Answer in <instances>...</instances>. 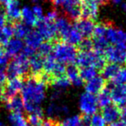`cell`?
I'll return each mask as SVG.
<instances>
[{"label": "cell", "mask_w": 126, "mask_h": 126, "mask_svg": "<svg viewBox=\"0 0 126 126\" xmlns=\"http://www.w3.org/2000/svg\"><path fill=\"white\" fill-rule=\"evenodd\" d=\"M48 84L40 76H32L26 78L21 89V98L24 109L28 114H36L44 117L41 104L46 98Z\"/></svg>", "instance_id": "cell-1"}, {"label": "cell", "mask_w": 126, "mask_h": 126, "mask_svg": "<svg viewBox=\"0 0 126 126\" xmlns=\"http://www.w3.org/2000/svg\"><path fill=\"white\" fill-rule=\"evenodd\" d=\"M76 62L80 68L92 66L97 70H102L106 65V58L104 54L96 51H79L76 56Z\"/></svg>", "instance_id": "cell-2"}, {"label": "cell", "mask_w": 126, "mask_h": 126, "mask_svg": "<svg viewBox=\"0 0 126 126\" xmlns=\"http://www.w3.org/2000/svg\"><path fill=\"white\" fill-rule=\"evenodd\" d=\"M53 57L58 62L72 65L76 62L77 50L73 46L64 42H57L53 47Z\"/></svg>", "instance_id": "cell-3"}, {"label": "cell", "mask_w": 126, "mask_h": 126, "mask_svg": "<svg viewBox=\"0 0 126 126\" xmlns=\"http://www.w3.org/2000/svg\"><path fill=\"white\" fill-rule=\"evenodd\" d=\"M30 70L29 58H26L22 54L15 56V58L6 66V74L8 79L21 78L26 76Z\"/></svg>", "instance_id": "cell-4"}, {"label": "cell", "mask_w": 126, "mask_h": 126, "mask_svg": "<svg viewBox=\"0 0 126 126\" xmlns=\"http://www.w3.org/2000/svg\"><path fill=\"white\" fill-rule=\"evenodd\" d=\"M97 99L96 95L84 92L80 95L79 99V108L83 116H91L97 113L98 110Z\"/></svg>", "instance_id": "cell-5"}, {"label": "cell", "mask_w": 126, "mask_h": 126, "mask_svg": "<svg viewBox=\"0 0 126 126\" xmlns=\"http://www.w3.org/2000/svg\"><path fill=\"white\" fill-rule=\"evenodd\" d=\"M105 58L116 65L126 63V44H117L109 46L104 52Z\"/></svg>", "instance_id": "cell-6"}, {"label": "cell", "mask_w": 126, "mask_h": 126, "mask_svg": "<svg viewBox=\"0 0 126 126\" xmlns=\"http://www.w3.org/2000/svg\"><path fill=\"white\" fill-rule=\"evenodd\" d=\"M112 101L118 108H123L126 105V84L112 83L109 87Z\"/></svg>", "instance_id": "cell-7"}, {"label": "cell", "mask_w": 126, "mask_h": 126, "mask_svg": "<svg viewBox=\"0 0 126 126\" xmlns=\"http://www.w3.org/2000/svg\"><path fill=\"white\" fill-rule=\"evenodd\" d=\"M36 27H37L38 33L41 35L43 39H45L47 41L50 42L54 40L57 36L55 23L45 19L44 17L38 22Z\"/></svg>", "instance_id": "cell-8"}, {"label": "cell", "mask_w": 126, "mask_h": 126, "mask_svg": "<svg viewBox=\"0 0 126 126\" xmlns=\"http://www.w3.org/2000/svg\"><path fill=\"white\" fill-rule=\"evenodd\" d=\"M24 86V81L21 78H11L6 82L4 89L2 90V97L3 100H8L15 96H17L19 92Z\"/></svg>", "instance_id": "cell-9"}, {"label": "cell", "mask_w": 126, "mask_h": 126, "mask_svg": "<svg viewBox=\"0 0 126 126\" xmlns=\"http://www.w3.org/2000/svg\"><path fill=\"white\" fill-rule=\"evenodd\" d=\"M100 2L98 0H81V14L84 18L93 21L97 19L100 9Z\"/></svg>", "instance_id": "cell-10"}, {"label": "cell", "mask_w": 126, "mask_h": 126, "mask_svg": "<svg viewBox=\"0 0 126 126\" xmlns=\"http://www.w3.org/2000/svg\"><path fill=\"white\" fill-rule=\"evenodd\" d=\"M105 37L108 42H111L113 45L126 44V31L122 29L108 26Z\"/></svg>", "instance_id": "cell-11"}, {"label": "cell", "mask_w": 126, "mask_h": 126, "mask_svg": "<svg viewBox=\"0 0 126 126\" xmlns=\"http://www.w3.org/2000/svg\"><path fill=\"white\" fill-rule=\"evenodd\" d=\"M45 112L48 118L56 121L58 118H60L63 116L68 115L69 113V109L66 105H59L56 102L51 101L48 105Z\"/></svg>", "instance_id": "cell-12"}, {"label": "cell", "mask_w": 126, "mask_h": 126, "mask_svg": "<svg viewBox=\"0 0 126 126\" xmlns=\"http://www.w3.org/2000/svg\"><path fill=\"white\" fill-rule=\"evenodd\" d=\"M74 26L78 30V31L80 33L83 38H89L93 34V31L95 29L94 22L90 19L82 18L76 21Z\"/></svg>", "instance_id": "cell-13"}, {"label": "cell", "mask_w": 126, "mask_h": 126, "mask_svg": "<svg viewBox=\"0 0 126 126\" xmlns=\"http://www.w3.org/2000/svg\"><path fill=\"white\" fill-rule=\"evenodd\" d=\"M106 82L105 80L101 76H97L91 80L88 81L85 84V92L91 94H98L102 91V89L105 87Z\"/></svg>", "instance_id": "cell-14"}, {"label": "cell", "mask_w": 126, "mask_h": 126, "mask_svg": "<svg viewBox=\"0 0 126 126\" xmlns=\"http://www.w3.org/2000/svg\"><path fill=\"white\" fill-rule=\"evenodd\" d=\"M101 116L107 124H112L117 121L121 117V110L120 108L117 107L114 105H110L102 109Z\"/></svg>", "instance_id": "cell-15"}, {"label": "cell", "mask_w": 126, "mask_h": 126, "mask_svg": "<svg viewBox=\"0 0 126 126\" xmlns=\"http://www.w3.org/2000/svg\"><path fill=\"white\" fill-rule=\"evenodd\" d=\"M21 8L20 3L18 0H11L6 4V17L12 22L18 21L21 18Z\"/></svg>", "instance_id": "cell-16"}, {"label": "cell", "mask_w": 126, "mask_h": 126, "mask_svg": "<svg viewBox=\"0 0 126 126\" xmlns=\"http://www.w3.org/2000/svg\"><path fill=\"white\" fill-rule=\"evenodd\" d=\"M24 46V43L21 39L16 38H11L6 44L5 50L9 56H17L21 54Z\"/></svg>", "instance_id": "cell-17"}, {"label": "cell", "mask_w": 126, "mask_h": 126, "mask_svg": "<svg viewBox=\"0 0 126 126\" xmlns=\"http://www.w3.org/2000/svg\"><path fill=\"white\" fill-rule=\"evenodd\" d=\"M44 58L39 54H33L29 58L30 70L31 71L33 76H37L41 74L42 70L44 69Z\"/></svg>", "instance_id": "cell-18"}, {"label": "cell", "mask_w": 126, "mask_h": 126, "mask_svg": "<svg viewBox=\"0 0 126 126\" xmlns=\"http://www.w3.org/2000/svg\"><path fill=\"white\" fill-rule=\"evenodd\" d=\"M66 74L68 80L70 81L71 84H72L76 87H79L84 84V81L79 77V69L76 67L74 64L69 65L66 68Z\"/></svg>", "instance_id": "cell-19"}, {"label": "cell", "mask_w": 126, "mask_h": 126, "mask_svg": "<svg viewBox=\"0 0 126 126\" xmlns=\"http://www.w3.org/2000/svg\"><path fill=\"white\" fill-rule=\"evenodd\" d=\"M55 26L56 31H57V34H59L62 39L67 35V34L72 27L70 22H69V19L66 17H63V16L56 18V20L55 21Z\"/></svg>", "instance_id": "cell-20"}, {"label": "cell", "mask_w": 126, "mask_h": 126, "mask_svg": "<svg viewBox=\"0 0 126 126\" xmlns=\"http://www.w3.org/2000/svg\"><path fill=\"white\" fill-rule=\"evenodd\" d=\"M43 42V38L37 31H31L25 38V46L32 50H35Z\"/></svg>", "instance_id": "cell-21"}, {"label": "cell", "mask_w": 126, "mask_h": 126, "mask_svg": "<svg viewBox=\"0 0 126 126\" xmlns=\"http://www.w3.org/2000/svg\"><path fill=\"white\" fill-rule=\"evenodd\" d=\"M5 107L11 112H22L24 109V101L21 97L15 96L8 100L5 101Z\"/></svg>", "instance_id": "cell-22"}, {"label": "cell", "mask_w": 126, "mask_h": 126, "mask_svg": "<svg viewBox=\"0 0 126 126\" xmlns=\"http://www.w3.org/2000/svg\"><path fill=\"white\" fill-rule=\"evenodd\" d=\"M21 17L23 19V22L29 27L35 26L37 25L39 20L33 13L31 8L29 6H24L21 10Z\"/></svg>", "instance_id": "cell-23"}, {"label": "cell", "mask_w": 126, "mask_h": 126, "mask_svg": "<svg viewBox=\"0 0 126 126\" xmlns=\"http://www.w3.org/2000/svg\"><path fill=\"white\" fill-rule=\"evenodd\" d=\"M53 3L55 6L62 7L65 14L67 15L72 10L80 7L81 0H55Z\"/></svg>", "instance_id": "cell-24"}, {"label": "cell", "mask_w": 126, "mask_h": 126, "mask_svg": "<svg viewBox=\"0 0 126 126\" xmlns=\"http://www.w3.org/2000/svg\"><path fill=\"white\" fill-rule=\"evenodd\" d=\"M82 40H83V36L74 26H72V27L67 34V35L63 38L64 42L68 43V44L72 45L73 46L74 45H79Z\"/></svg>", "instance_id": "cell-25"}, {"label": "cell", "mask_w": 126, "mask_h": 126, "mask_svg": "<svg viewBox=\"0 0 126 126\" xmlns=\"http://www.w3.org/2000/svg\"><path fill=\"white\" fill-rule=\"evenodd\" d=\"M120 66L118 65L113 64V63H109V64H106L104 67L102 69L101 77L104 79V80L112 81L117 76V73L120 70Z\"/></svg>", "instance_id": "cell-26"}, {"label": "cell", "mask_w": 126, "mask_h": 126, "mask_svg": "<svg viewBox=\"0 0 126 126\" xmlns=\"http://www.w3.org/2000/svg\"><path fill=\"white\" fill-rule=\"evenodd\" d=\"M7 120L10 126H30L22 112H11Z\"/></svg>", "instance_id": "cell-27"}, {"label": "cell", "mask_w": 126, "mask_h": 126, "mask_svg": "<svg viewBox=\"0 0 126 126\" xmlns=\"http://www.w3.org/2000/svg\"><path fill=\"white\" fill-rule=\"evenodd\" d=\"M97 99L98 106L102 109H104L111 105L112 98L110 95V91H109V89L107 86H105V87L102 89V91L99 93L98 96L97 97Z\"/></svg>", "instance_id": "cell-28"}, {"label": "cell", "mask_w": 126, "mask_h": 126, "mask_svg": "<svg viewBox=\"0 0 126 126\" xmlns=\"http://www.w3.org/2000/svg\"><path fill=\"white\" fill-rule=\"evenodd\" d=\"M50 85L55 89V90H59L64 92L66 89H68L71 85L70 81L65 76H61L59 78H52Z\"/></svg>", "instance_id": "cell-29"}, {"label": "cell", "mask_w": 126, "mask_h": 126, "mask_svg": "<svg viewBox=\"0 0 126 126\" xmlns=\"http://www.w3.org/2000/svg\"><path fill=\"white\" fill-rule=\"evenodd\" d=\"M13 30H14V35L15 36V38L21 39V40L23 38H25L31 31L29 26L25 25L24 22H15L13 25Z\"/></svg>", "instance_id": "cell-30"}, {"label": "cell", "mask_w": 126, "mask_h": 126, "mask_svg": "<svg viewBox=\"0 0 126 126\" xmlns=\"http://www.w3.org/2000/svg\"><path fill=\"white\" fill-rule=\"evenodd\" d=\"M13 35H14V30L12 25L6 24L3 27L0 28V46H6Z\"/></svg>", "instance_id": "cell-31"}, {"label": "cell", "mask_w": 126, "mask_h": 126, "mask_svg": "<svg viewBox=\"0 0 126 126\" xmlns=\"http://www.w3.org/2000/svg\"><path fill=\"white\" fill-rule=\"evenodd\" d=\"M93 49L94 51L101 53V54H104L105 50L108 47V41L107 40L106 37L101 38H93Z\"/></svg>", "instance_id": "cell-32"}, {"label": "cell", "mask_w": 126, "mask_h": 126, "mask_svg": "<svg viewBox=\"0 0 126 126\" xmlns=\"http://www.w3.org/2000/svg\"><path fill=\"white\" fill-rule=\"evenodd\" d=\"M97 69H95L94 67H92V66L80 68V69H79V77L81 78V79L84 81H88L93 78L97 77Z\"/></svg>", "instance_id": "cell-33"}, {"label": "cell", "mask_w": 126, "mask_h": 126, "mask_svg": "<svg viewBox=\"0 0 126 126\" xmlns=\"http://www.w3.org/2000/svg\"><path fill=\"white\" fill-rule=\"evenodd\" d=\"M82 122L81 115H73L64 118L61 122H59V126H79Z\"/></svg>", "instance_id": "cell-34"}, {"label": "cell", "mask_w": 126, "mask_h": 126, "mask_svg": "<svg viewBox=\"0 0 126 126\" xmlns=\"http://www.w3.org/2000/svg\"><path fill=\"white\" fill-rule=\"evenodd\" d=\"M56 62L57 61L55 60L52 55H49L44 58V74H48L51 77V74L52 73L53 69H54V67H55V65Z\"/></svg>", "instance_id": "cell-35"}, {"label": "cell", "mask_w": 126, "mask_h": 126, "mask_svg": "<svg viewBox=\"0 0 126 126\" xmlns=\"http://www.w3.org/2000/svg\"><path fill=\"white\" fill-rule=\"evenodd\" d=\"M53 47L54 45L52 44L51 42L47 41L45 42H42L41 45L39 46L38 50L39 54H40L43 57H48V56L51 55V54L53 51Z\"/></svg>", "instance_id": "cell-36"}, {"label": "cell", "mask_w": 126, "mask_h": 126, "mask_svg": "<svg viewBox=\"0 0 126 126\" xmlns=\"http://www.w3.org/2000/svg\"><path fill=\"white\" fill-rule=\"evenodd\" d=\"M89 126H107V123L104 120L101 114L96 113L90 117Z\"/></svg>", "instance_id": "cell-37"}, {"label": "cell", "mask_w": 126, "mask_h": 126, "mask_svg": "<svg viewBox=\"0 0 126 126\" xmlns=\"http://www.w3.org/2000/svg\"><path fill=\"white\" fill-rule=\"evenodd\" d=\"M108 26V25L104 24V23H101V24H98L97 26H96L94 31H93V34H92L93 38L105 37Z\"/></svg>", "instance_id": "cell-38"}, {"label": "cell", "mask_w": 126, "mask_h": 126, "mask_svg": "<svg viewBox=\"0 0 126 126\" xmlns=\"http://www.w3.org/2000/svg\"><path fill=\"white\" fill-rule=\"evenodd\" d=\"M114 84H126V67L121 68L117 76L112 81Z\"/></svg>", "instance_id": "cell-39"}, {"label": "cell", "mask_w": 126, "mask_h": 126, "mask_svg": "<svg viewBox=\"0 0 126 126\" xmlns=\"http://www.w3.org/2000/svg\"><path fill=\"white\" fill-rule=\"evenodd\" d=\"M80 51H91L93 49V42L90 38H84L78 45Z\"/></svg>", "instance_id": "cell-40"}, {"label": "cell", "mask_w": 126, "mask_h": 126, "mask_svg": "<svg viewBox=\"0 0 126 126\" xmlns=\"http://www.w3.org/2000/svg\"><path fill=\"white\" fill-rule=\"evenodd\" d=\"M43 117L36 114H29L28 117L26 119L27 123L30 126H39L43 120Z\"/></svg>", "instance_id": "cell-41"}, {"label": "cell", "mask_w": 126, "mask_h": 126, "mask_svg": "<svg viewBox=\"0 0 126 126\" xmlns=\"http://www.w3.org/2000/svg\"><path fill=\"white\" fill-rule=\"evenodd\" d=\"M10 56L5 49H3L0 46V67H3L6 69V66L9 64Z\"/></svg>", "instance_id": "cell-42"}, {"label": "cell", "mask_w": 126, "mask_h": 126, "mask_svg": "<svg viewBox=\"0 0 126 126\" xmlns=\"http://www.w3.org/2000/svg\"><path fill=\"white\" fill-rule=\"evenodd\" d=\"M31 10H32L33 13H34V15H35V17L37 18V19L39 21L41 20V19L44 18V16H43V15H44L43 8L39 4H35V6H33Z\"/></svg>", "instance_id": "cell-43"}, {"label": "cell", "mask_w": 126, "mask_h": 126, "mask_svg": "<svg viewBox=\"0 0 126 126\" xmlns=\"http://www.w3.org/2000/svg\"><path fill=\"white\" fill-rule=\"evenodd\" d=\"M59 17V13L56 10H51V11H49L46 16H44V18L50 22H55L56 18Z\"/></svg>", "instance_id": "cell-44"}, {"label": "cell", "mask_w": 126, "mask_h": 126, "mask_svg": "<svg viewBox=\"0 0 126 126\" xmlns=\"http://www.w3.org/2000/svg\"><path fill=\"white\" fill-rule=\"evenodd\" d=\"M6 79H7V77L6 74V68L0 67V85H5Z\"/></svg>", "instance_id": "cell-45"}, {"label": "cell", "mask_w": 126, "mask_h": 126, "mask_svg": "<svg viewBox=\"0 0 126 126\" xmlns=\"http://www.w3.org/2000/svg\"><path fill=\"white\" fill-rule=\"evenodd\" d=\"M63 94L62 91H59V90H54L51 94V101L55 102L56 101H58L59 98L61 97V96Z\"/></svg>", "instance_id": "cell-46"}, {"label": "cell", "mask_w": 126, "mask_h": 126, "mask_svg": "<svg viewBox=\"0 0 126 126\" xmlns=\"http://www.w3.org/2000/svg\"><path fill=\"white\" fill-rule=\"evenodd\" d=\"M7 18L6 17V14L4 13H0V28L3 27L6 24Z\"/></svg>", "instance_id": "cell-47"}, {"label": "cell", "mask_w": 126, "mask_h": 126, "mask_svg": "<svg viewBox=\"0 0 126 126\" xmlns=\"http://www.w3.org/2000/svg\"><path fill=\"white\" fill-rule=\"evenodd\" d=\"M89 119H90V117L82 115V122L79 126H89Z\"/></svg>", "instance_id": "cell-48"}, {"label": "cell", "mask_w": 126, "mask_h": 126, "mask_svg": "<svg viewBox=\"0 0 126 126\" xmlns=\"http://www.w3.org/2000/svg\"><path fill=\"white\" fill-rule=\"evenodd\" d=\"M121 121H123L126 125V105L124 106L122 110L121 111Z\"/></svg>", "instance_id": "cell-49"}, {"label": "cell", "mask_w": 126, "mask_h": 126, "mask_svg": "<svg viewBox=\"0 0 126 126\" xmlns=\"http://www.w3.org/2000/svg\"><path fill=\"white\" fill-rule=\"evenodd\" d=\"M110 126H126V125L124 123L123 121H117L114 122V123L111 124Z\"/></svg>", "instance_id": "cell-50"}, {"label": "cell", "mask_w": 126, "mask_h": 126, "mask_svg": "<svg viewBox=\"0 0 126 126\" xmlns=\"http://www.w3.org/2000/svg\"><path fill=\"white\" fill-rule=\"evenodd\" d=\"M111 1L114 5H120L123 2L124 0H111Z\"/></svg>", "instance_id": "cell-51"}, {"label": "cell", "mask_w": 126, "mask_h": 126, "mask_svg": "<svg viewBox=\"0 0 126 126\" xmlns=\"http://www.w3.org/2000/svg\"><path fill=\"white\" fill-rule=\"evenodd\" d=\"M121 10L126 15V2H123L121 3Z\"/></svg>", "instance_id": "cell-52"}, {"label": "cell", "mask_w": 126, "mask_h": 126, "mask_svg": "<svg viewBox=\"0 0 126 126\" xmlns=\"http://www.w3.org/2000/svg\"><path fill=\"white\" fill-rule=\"evenodd\" d=\"M11 0H0V4H5L6 5L8 2H11Z\"/></svg>", "instance_id": "cell-53"}, {"label": "cell", "mask_w": 126, "mask_h": 126, "mask_svg": "<svg viewBox=\"0 0 126 126\" xmlns=\"http://www.w3.org/2000/svg\"><path fill=\"white\" fill-rule=\"evenodd\" d=\"M109 0H98V2H100V4H103V3H105V2H108Z\"/></svg>", "instance_id": "cell-54"}, {"label": "cell", "mask_w": 126, "mask_h": 126, "mask_svg": "<svg viewBox=\"0 0 126 126\" xmlns=\"http://www.w3.org/2000/svg\"><path fill=\"white\" fill-rule=\"evenodd\" d=\"M0 126H8L6 125L5 122H2V121H0Z\"/></svg>", "instance_id": "cell-55"}, {"label": "cell", "mask_w": 126, "mask_h": 126, "mask_svg": "<svg viewBox=\"0 0 126 126\" xmlns=\"http://www.w3.org/2000/svg\"><path fill=\"white\" fill-rule=\"evenodd\" d=\"M0 97H2V89H0Z\"/></svg>", "instance_id": "cell-56"}, {"label": "cell", "mask_w": 126, "mask_h": 126, "mask_svg": "<svg viewBox=\"0 0 126 126\" xmlns=\"http://www.w3.org/2000/svg\"><path fill=\"white\" fill-rule=\"evenodd\" d=\"M49 1H51V2H53L55 1V0H49Z\"/></svg>", "instance_id": "cell-57"}]
</instances>
